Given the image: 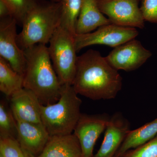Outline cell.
<instances>
[{
	"label": "cell",
	"mask_w": 157,
	"mask_h": 157,
	"mask_svg": "<svg viewBox=\"0 0 157 157\" xmlns=\"http://www.w3.org/2000/svg\"><path fill=\"white\" fill-rule=\"evenodd\" d=\"M38 157H82L81 147L74 134L50 136Z\"/></svg>",
	"instance_id": "15"
},
{
	"label": "cell",
	"mask_w": 157,
	"mask_h": 157,
	"mask_svg": "<svg viewBox=\"0 0 157 157\" xmlns=\"http://www.w3.org/2000/svg\"><path fill=\"white\" fill-rule=\"evenodd\" d=\"M138 34L135 28L109 24L100 27L94 32L76 35L75 36V47L77 52L93 45H106L115 48L135 39Z\"/></svg>",
	"instance_id": "6"
},
{
	"label": "cell",
	"mask_w": 157,
	"mask_h": 157,
	"mask_svg": "<svg viewBox=\"0 0 157 157\" xmlns=\"http://www.w3.org/2000/svg\"><path fill=\"white\" fill-rule=\"evenodd\" d=\"M140 7L144 21L157 24V0H142Z\"/></svg>",
	"instance_id": "23"
},
{
	"label": "cell",
	"mask_w": 157,
	"mask_h": 157,
	"mask_svg": "<svg viewBox=\"0 0 157 157\" xmlns=\"http://www.w3.org/2000/svg\"><path fill=\"white\" fill-rule=\"evenodd\" d=\"M26 67L23 75V88L37 96L42 105L57 102L62 85L51 59L48 47L37 44L24 50Z\"/></svg>",
	"instance_id": "2"
},
{
	"label": "cell",
	"mask_w": 157,
	"mask_h": 157,
	"mask_svg": "<svg viewBox=\"0 0 157 157\" xmlns=\"http://www.w3.org/2000/svg\"><path fill=\"white\" fill-rule=\"evenodd\" d=\"M17 123L6 102L0 103V138L17 139Z\"/></svg>",
	"instance_id": "19"
},
{
	"label": "cell",
	"mask_w": 157,
	"mask_h": 157,
	"mask_svg": "<svg viewBox=\"0 0 157 157\" xmlns=\"http://www.w3.org/2000/svg\"><path fill=\"white\" fill-rule=\"evenodd\" d=\"M11 16V13L9 8L3 1L0 0V18Z\"/></svg>",
	"instance_id": "24"
},
{
	"label": "cell",
	"mask_w": 157,
	"mask_h": 157,
	"mask_svg": "<svg viewBox=\"0 0 157 157\" xmlns=\"http://www.w3.org/2000/svg\"><path fill=\"white\" fill-rule=\"evenodd\" d=\"M128 121L121 113L109 118L101 147L94 157H114L131 131Z\"/></svg>",
	"instance_id": "11"
},
{
	"label": "cell",
	"mask_w": 157,
	"mask_h": 157,
	"mask_svg": "<svg viewBox=\"0 0 157 157\" xmlns=\"http://www.w3.org/2000/svg\"><path fill=\"white\" fill-rule=\"evenodd\" d=\"M9 8L11 17L21 25L23 20L37 0H2Z\"/></svg>",
	"instance_id": "20"
},
{
	"label": "cell",
	"mask_w": 157,
	"mask_h": 157,
	"mask_svg": "<svg viewBox=\"0 0 157 157\" xmlns=\"http://www.w3.org/2000/svg\"><path fill=\"white\" fill-rule=\"evenodd\" d=\"M16 20L9 17L0 20V57L9 63L12 69L23 76L26 67L24 52L17 42Z\"/></svg>",
	"instance_id": "8"
},
{
	"label": "cell",
	"mask_w": 157,
	"mask_h": 157,
	"mask_svg": "<svg viewBox=\"0 0 157 157\" xmlns=\"http://www.w3.org/2000/svg\"><path fill=\"white\" fill-rule=\"evenodd\" d=\"M119 157H157V135L146 143Z\"/></svg>",
	"instance_id": "22"
},
{
	"label": "cell",
	"mask_w": 157,
	"mask_h": 157,
	"mask_svg": "<svg viewBox=\"0 0 157 157\" xmlns=\"http://www.w3.org/2000/svg\"><path fill=\"white\" fill-rule=\"evenodd\" d=\"M60 26L76 36V23L81 8L82 0H61Z\"/></svg>",
	"instance_id": "18"
},
{
	"label": "cell",
	"mask_w": 157,
	"mask_h": 157,
	"mask_svg": "<svg viewBox=\"0 0 157 157\" xmlns=\"http://www.w3.org/2000/svg\"><path fill=\"white\" fill-rule=\"evenodd\" d=\"M109 118L105 114L88 115L81 113L73 134L79 141L82 157H94L96 141L106 128Z\"/></svg>",
	"instance_id": "10"
},
{
	"label": "cell",
	"mask_w": 157,
	"mask_h": 157,
	"mask_svg": "<svg viewBox=\"0 0 157 157\" xmlns=\"http://www.w3.org/2000/svg\"><path fill=\"white\" fill-rule=\"evenodd\" d=\"M10 99V107L16 121L42 124V104L34 93L23 88L14 93Z\"/></svg>",
	"instance_id": "12"
},
{
	"label": "cell",
	"mask_w": 157,
	"mask_h": 157,
	"mask_svg": "<svg viewBox=\"0 0 157 157\" xmlns=\"http://www.w3.org/2000/svg\"><path fill=\"white\" fill-rule=\"evenodd\" d=\"M23 76L14 71L5 59L0 57V90L10 98L23 88Z\"/></svg>",
	"instance_id": "17"
},
{
	"label": "cell",
	"mask_w": 157,
	"mask_h": 157,
	"mask_svg": "<svg viewBox=\"0 0 157 157\" xmlns=\"http://www.w3.org/2000/svg\"><path fill=\"white\" fill-rule=\"evenodd\" d=\"M111 24L98 7L97 0H82L80 13L76 23V33H91L103 25Z\"/></svg>",
	"instance_id": "14"
},
{
	"label": "cell",
	"mask_w": 157,
	"mask_h": 157,
	"mask_svg": "<svg viewBox=\"0 0 157 157\" xmlns=\"http://www.w3.org/2000/svg\"><path fill=\"white\" fill-rule=\"evenodd\" d=\"M157 135V118L138 128L131 130L114 157H120L127 151L146 143Z\"/></svg>",
	"instance_id": "16"
},
{
	"label": "cell",
	"mask_w": 157,
	"mask_h": 157,
	"mask_svg": "<svg viewBox=\"0 0 157 157\" xmlns=\"http://www.w3.org/2000/svg\"><path fill=\"white\" fill-rule=\"evenodd\" d=\"M151 56V52L134 39L115 47L105 58L116 70L130 72L140 68Z\"/></svg>",
	"instance_id": "9"
},
{
	"label": "cell",
	"mask_w": 157,
	"mask_h": 157,
	"mask_svg": "<svg viewBox=\"0 0 157 157\" xmlns=\"http://www.w3.org/2000/svg\"><path fill=\"white\" fill-rule=\"evenodd\" d=\"M72 86L78 94L92 100H111L121 90L122 78L99 52L90 49L77 58Z\"/></svg>",
	"instance_id": "1"
},
{
	"label": "cell",
	"mask_w": 157,
	"mask_h": 157,
	"mask_svg": "<svg viewBox=\"0 0 157 157\" xmlns=\"http://www.w3.org/2000/svg\"><path fill=\"white\" fill-rule=\"evenodd\" d=\"M37 1H48L51 2H59L61 0H37Z\"/></svg>",
	"instance_id": "25"
},
{
	"label": "cell",
	"mask_w": 157,
	"mask_h": 157,
	"mask_svg": "<svg viewBox=\"0 0 157 157\" xmlns=\"http://www.w3.org/2000/svg\"><path fill=\"white\" fill-rule=\"evenodd\" d=\"M0 151L6 157H36L24 148L15 138H0Z\"/></svg>",
	"instance_id": "21"
},
{
	"label": "cell",
	"mask_w": 157,
	"mask_h": 157,
	"mask_svg": "<svg viewBox=\"0 0 157 157\" xmlns=\"http://www.w3.org/2000/svg\"><path fill=\"white\" fill-rule=\"evenodd\" d=\"M60 2L37 1L25 15L17 42L23 50L37 44L46 45L60 25Z\"/></svg>",
	"instance_id": "3"
},
{
	"label": "cell",
	"mask_w": 157,
	"mask_h": 157,
	"mask_svg": "<svg viewBox=\"0 0 157 157\" xmlns=\"http://www.w3.org/2000/svg\"><path fill=\"white\" fill-rule=\"evenodd\" d=\"M48 52L62 85H73L77 67L75 36L60 25L51 39Z\"/></svg>",
	"instance_id": "5"
},
{
	"label": "cell",
	"mask_w": 157,
	"mask_h": 157,
	"mask_svg": "<svg viewBox=\"0 0 157 157\" xmlns=\"http://www.w3.org/2000/svg\"><path fill=\"white\" fill-rule=\"evenodd\" d=\"M17 139L28 151L38 157L48 143L50 135L42 124L17 121Z\"/></svg>",
	"instance_id": "13"
},
{
	"label": "cell",
	"mask_w": 157,
	"mask_h": 157,
	"mask_svg": "<svg viewBox=\"0 0 157 157\" xmlns=\"http://www.w3.org/2000/svg\"><path fill=\"white\" fill-rule=\"evenodd\" d=\"M0 157H6L2 152L0 151Z\"/></svg>",
	"instance_id": "26"
},
{
	"label": "cell",
	"mask_w": 157,
	"mask_h": 157,
	"mask_svg": "<svg viewBox=\"0 0 157 157\" xmlns=\"http://www.w3.org/2000/svg\"><path fill=\"white\" fill-rule=\"evenodd\" d=\"M139 1L97 0V2L100 11L107 15L111 24L143 29L145 21L139 6Z\"/></svg>",
	"instance_id": "7"
},
{
	"label": "cell",
	"mask_w": 157,
	"mask_h": 157,
	"mask_svg": "<svg viewBox=\"0 0 157 157\" xmlns=\"http://www.w3.org/2000/svg\"><path fill=\"white\" fill-rule=\"evenodd\" d=\"M81 99L72 85H63L57 102L41 105V119L50 136L72 134L81 113Z\"/></svg>",
	"instance_id": "4"
}]
</instances>
